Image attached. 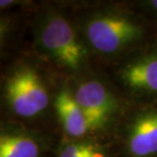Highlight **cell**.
Listing matches in <instances>:
<instances>
[{
  "instance_id": "1",
  "label": "cell",
  "mask_w": 157,
  "mask_h": 157,
  "mask_svg": "<svg viewBox=\"0 0 157 157\" xmlns=\"http://www.w3.org/2000/svg\"><path fill=\"white\" fill-rule=\"evenodd\" d=\"M146 20L118 6H98L82 12L80 33L88 49L106 58L125 56L147 37Z\"/></svg>"
},
{
  "instance_id": "2",
  "label": "cell",
  "mask_w": 157,
  "mask_h": 157,
  "mask_svg": "<svg viewBox=\"0 0 157 157\" xmlns=\"http://www.w3.org/2000/svg\"><path fill=\"white\" fill-rule=\"evenodd\" d=\"M35 31L36 47L56 67L71 75L86 70L89 49L81 33L62 12L54 8L44 10Z\"/></svg>"
},
{
  "instance_id": "3",
  "label": "cell",
  "mask_w": 157,
  "mask_h": 157,
  "mask_svg": "<svg viewBox=\"0 0 157 157\" xmlns=\"http://www.w3.org/2000/svg\"><path fill=\"white\" fill-rule=\"evenodd\" d=\"M3 97L8 110L15 117L31 119L48 108V89L36 67L21 62L6 75Z\"/></svg>"
},
{
  "instance_id": "4",
  "label": "cell",
  "mask_w": 157,
  "mask_h": 157,
  "mask_svg": "<svg viewBox=\"0 0 157 157\" xmlns=\"http://www.w3.org/2000/svg\"><path fill=\"white\" fill-rule=\"evenodd\" d=\"M119 86L138 99H157V46L140 47L124 56L114 71Z\"/></svg>"
},
{
  "instance_id": "5",
  "label": "cell",
  "mask_w": 157,
  "mask_h": 157,
  "mask_svg": "<svg viewBox=\"0 0 157 157\" xmlns=\"http://www.w3.org/2000/svg\"><path fill=\"white\" fill-rule=\"evenodd\" d=\"M73 93L88 119L91 134L102 133L117 121L121 110L118 97L103 81L94 77L83 78Z\"/></svg>"
},
{
  "instance_id": "6",
  "label": "cell",
  "mask_w": 157,
  "mask_h": 157,
  "mask_svg": "<svg viewBox=\"0 0 157 157\" xmlns=\"http://www.w3.org/2000/svg\"><path fill=\"white\" fill-rule=\"evenodd\" d=\"M122 151L125 157H157V104H146L128 115Z\"/></svg>"
},
{
  "instance_id": "7",
  "label": "cell",
  "mask_w": 157,
  "mask_h": 157,
  "mask_svg": "<svg viewBox=\"0 0 157 157\" xmlns=\"http://www.w3.org/2000/svg\"><path fill=\"white\" fill-rule=\"evenodd\" d=\"M54 108L68 139H83L91 134L88 119L78 106L71 88L65 85L57 91Z\"/></svg>"
},
{
  "instance_id": "8",
  "label": "cell",
  "mask_w": 157,
  "mask_h": 157,
  "mask_svg": "<svg viewBox=\"0 0 157 157\" xmlns=\"http://www.w3.org/2000/svg\"><path fill=\"white\" fill-rule=\"evenodd\" d=\"M42 143L27 128L2 124L0 133V157H41Z\"/></svg>"
},
{
  "instance_id": "9",
  "label": "cell",
  "mask_w": 157,
  "mask_h": 157,
  "mask_svg": "<svg viewBox=\"0 0 157 157\" xmlns=\"http://www.w3.org/2000/svg\"><path fill=\"white\" fill-rule=\"evenodd\" d=\"M57 157H111L110 152L94 139H68L62 142Z\"/></svg>"
},
{
  "instance_id": "10",
  "label": "cell",
  "mask_w": 157,
  "mask_h": 157,
  "mask_svg": "<svg viewBox=\"0 0 157 157\" xmlns=\"http://www.w3.org/2000/svg\"><path fill=\"white\" fill-rule=\"evenodd\" d=\"M140 4L138 6L142 10V17L145 20L157 21V0H152V1H143L139 2Z\"/></svg>"
}]
</instances>
